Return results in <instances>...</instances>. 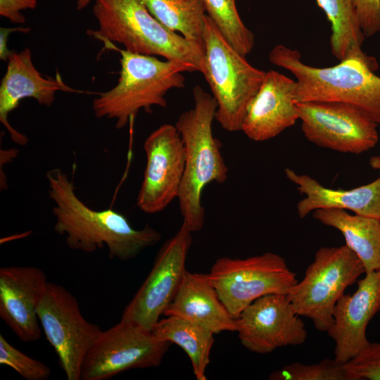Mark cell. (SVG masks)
<instances>
[{
  "label": "cell",
  "mask_w": 380,
  "mask_h": 380,
  "mask_svg": "<svg viewBox=\"0 0 380 380\" xmlns=\"http://www.w3.org/2000/svg\"><path fill=\"white\" fill-rule=\"evenodd\" d=\"M356 11L364 35L372 37L380 32V0H356Z\"/></svg>",
  "instance_id": "29"
},
{
  "label": "cell",
  "mask_w": 380,
  "mask_h": 380,
  "mask_svg": "<svg viewBox=\"0 0 380 380\" xmlns=\"http://www.w3.org/2000/svg\"><path fill=\"white\" fill-rule=\"evenodd\" d=\"M312 216L342 234L345 245L360 260L365 273L380 270L379 220L334 208L316 210Z\"/></svg>",
  "instance_id": "21"
},
{
  "label": "cell",
  "mask_w": 380,
  "mask_h": 380,
  "mask_svg": "<svg viewBox=\"0 0 380 380\" xmlns=\"http://www.w3.org/2000/svg\"><path fill=\"white\" fill-rule=\"evenodd\" d=\"M207 15L213 20L229 43L246 56L255 44L253 33L243 23L236 0H202Z\"/></svg>",
  "instance_id": "25"
},
{
  "label": "cell",
  "mask_w": 380,
  "mask_h": 380,
  "mask_svg": "<svg viewBox=\"0 0 380 380\" xmlns=\"http://www.w3.org/2000/svg\"><path fill=\"white\" fill-rule=\"evenodd\" d=\"M192 232L183 222L157 254L153 267L124 310L121 319L152 331L174 298L186 272Z\"/></svg>",
  "instance_id": "12"
},
{
  "label": "cell",
  "mask_w": 380,
  "mask_h": 380,
  "mask_svg": "<svg viewBox=\"0 0 380 380\" xmlns=\"http://www.w3.org/2000/svg\"><path fill=\"white\" fill-rule=\"evenodd\" d=\"M356 0H317L331 23V51L339 61L358 58L376 62L362 49L364 35L358 21Z\"/></svg>",
  "instance_id": "22"
},
{
  "label": "cell",
  "mask_w": 380,
  "mask_h": 380,
  "mask_svg": "<svg viewBox=\"0 0 380 380\" xmlns=\"http://www.w3.org/2000/svg\"><path fill=\"white\" fill-rule=\"evenodd\" d=\"M47 282L44 272L35 267L0 269V317L24 342L41 336L37 310Z\"/></svg>",
  "instance_id": "16"
},
{
  "label": "cell",
  "mask_w": 380,
  "mask_h": 380,
  "mask_svg": "<svg viewBox=\"0 0 380 380\" xmlns=\"http://www.w3.org/2000/svg\"><path fill=\"white\" fill-rule=\"evenodd\" d=\"M0 364L11 367L27 380H46L51 368L42 362L25 355L0 334Z\"/></svg>",
  "instance_id": "27"
},
{
  "label": "cell",
  "mask_w": 380,
  "mask_h": 380,
  "mask_svg": "<svg viewBox=\"0 0 380 380\" xmlns=\"http://www.w3.org/2000/svg\"><path fill=\"white\" fill-rule=\"evenodd\" d=\"M146 165L137 205L144 213L164 210L177 198L185 167V149L175 125L163 124L144 142Z\"/></svg>",
  "instance_id": "13"
},
{
  "label": "cell",
  "mask_w": 380,
  "mask_h": 380,
  "mask_svg": "<svg viewBox=\"0 0 380 380\" xmlns=\"http://www.w3.org/2000/svg\"><path fill=\"white\" fill-rule=\"evenodd\" d=\"M37 312L67 379L80 380L86 355L102 330L84 319L70 292L52 282H47Z\"/></svg>",
  "instance_id": "9"
},
{
  "label": "cell",
  "mask_w": 380,
  "mask_h": 380,
  "mask_svg": "<svg viewBox=\"0 0 380 380\" xmlns=\"http://www.w3.org/2000/svg\"><path fill=\"white\" fill-rule=\"evenodd\" d=\"M29 27H16L13 28L1 27L0 29V58L3 61H7L11 52L7 46L8 38L10 33L13 32H20L23 33L29 32Z\"/></svg>",
  "instance_id": "31"
},
{
  "label": "cell",
  "mask_w": 380,
  "mask_h": 380,
  "mask_svg": "<svg viewBox=\"0 0 380 380\" xmlns=\"http://www.w3.org/2000/svg\"><path fill=\"white\" fill-rule=\"evenodd\" d=\"M369 165L372 168L380 172V154L370 158Z\"/></svg>",
  "instance_id": "32"
},
{
  "label": "cell",
  "mask_w": 380,
  "mask_h": 380,
  "mask_svg": "<svg viewBox=\"0 0 380 380\" xmlns=\"http://www.w3.org/2000/svg\"><path fill=\"white\" fill-rule=\"evenodd\" d=\"M7 61L6 72L0 85V121L12 141L24 146L28 141L27 137L13 128L8 119L21 100L33 98L40 106H51L58 91H81L65 84L58 73L55 78L42 76L35 68L28 48L20 52L12 51Z\"/></svg>",
  "instance_id": "17"
},
{
  "label": "cell",
  "mask_w": 380,
  "mask_h": 380,
  "mask_svg": "<svg viewBox=\"0 0 380 380\" xmlns=\"http://www.w3.org/2000/svg\"><path fill=\"white\" fill-rule=\"evenodd\" d=\"M363 274L362 262L346 245L322 247L303 279L297 281L287 296L300 317L310 319L318 331H327L337 301Z\"/></svg>",
  "instance_id": "7"
},
{
  "label": "cell",
  "mask_w": 380,
  "mask_h": 380,
  "mask_svg": "<svg viewBox=\"0 0 380 380\" xmlns=\"http://www.w3.org/2000/svg\"><path fill=\"white\" fill-rule=\"evenodd\" d=\"M37 5V0H0V15L13 23L23 24L25 18L22 12L34 9Z\"/></svg>",
  "instance_id": "30"
},
{
  "label": "cell",
  "mask_w": 380,
  "mask_h": 380,
  "mask_svg": "<svg viewBox=\"0 0 380 380\" xmlns=\"http://www.w3.org/2000/svg\"><path fill=\"white\" fill-rule=\"evenodd\" d=\"M94 1L99 29L91 32L94 38L120 44L133 53L180 62L201 72L204 47L166 28L141 0Z\"/></svg>",
  "instance_id": "4"
},
{
  "label": "cell",
  "mask_w": 380,
  "mask_h": 380,
  "mask_svg": "<svg viewBox=\"0 0 380 380\" xmlns=\"http://www.w3.org/2000/svg\"><path fill=\"white\" fill-rule=\"evenodd\" d=\"M194 107L183 112L175 127L185 149V167L177 199L183 222L189 229H202L205 212L201 203L204 188L211 182L224 183L229 169L222 156V144L213 133L217 103L199 86L193 89Z\"/></svg>",
  "instance_id": "2"
},
{
  "label": "cell",
  "mask_w": 380,
  "mask_h": 380,
  "mask_svg": "<svg viewBox=\"0 0 380 380\" xmlns=\"http://www.w3.org/2000/svg\"><path fill=\"white\" fill-rule=\"evenodd\" d=\"M208 277L234 319L262 296L287 295L298 281L286 260L272 252L246 258H220Z\"/></svg>",
  "instance_id": "8"
},
{
  "label": "cell",
  "mask_w": 380,
  "mask_h": 380,
  "mask_svg": "<svg viewBox=\"0 0 380 380\" xmlns=\"http://www.w3.org/2000/svg\"><path fill=\"white\" fill-rule=\"evenodd\" d=\"M350 380H380V343H371L344 363Z\"/></svg>",
  "instance_id": "28"
},
{
  "label": "cell",
  "mask_w": 380,
  "mask_h": 380,
  "mask_svg": "<svg viewBox=\"0 0 380 380\" xmlns=\"http://www.w3.org/2000/svg\"><path fill=\"white\" fill-rule=\"evenodd\" d=\"M203 42L201 73L217 103L215 120L227 132L241 131L248 106L258 91L266 72L250 64L207 15Z\"/></svg>",
  "instance_id": "6"
},
{
  "label": "cell",
  "mask_w": 380,
  "mask_h": 380,
  "mask_svg": "<svg viewBox=\"0 0 380 380\" xmlns=\"http://www.w3.org/2000/svg\"><path fill=\"white\" fill-rule=\"evenodd\" d=\"M201 326L214 334L236 331V319L229 312L208 274L186 271L177 291L163 312Z\"/></svg>",
  "instance_id": "20"
},
{
  "label": "cell",
  "mask_w": 380,
  "mask_h": 380,
  "mask_svg": "<svg viewBox=\"0 0 380 380\" xmlns=\"http://www.w3.org/2000/svg\"><path fill=\"white\" fill-rule=\"evenodd\" d=\"M295 88L296 80L273 70L266 72L248 106L241 131L253 141H264L293 126L298 120Z\"/></svg>",
  "instance_id": "18"
},
{
  "label": "cell",
  "mask_w": 380,
  "mask_h": 380,
  "mask_svg": "<svg viewBox=\"0 0 380 380\" xmlns=\"http://www.w3.org/2000/svg\"><path fill=\"white\" fill-rule=\"evenodd\" d=\"M46 179L49 198L54 203V230L65 236L70 249L91 253L105 246L110 258L128 260L161 239L156 229L148 225L134 229L116 210L90 208L79 198L73 181L61 169L48 171Z\"/></svg>",
  "instance_id": "1"
},
{
  "label": "cell",
  "mask_w": 380,
  "mask_h": 380,
  "mask_svg": "<svg viewBox=\"0 0 380 380\" xmlns=\"http://www.w3.org/2000/svg\"><path fill=\"white\" fill-rule=\"evenodd\" d=\"M76 2V8L77 10H82L93 0H75Z\"/></svg>",
  "instance_id": "33"
},
{
  "label": "cell",
  "mask_w": 380,
  "mask_h": 380,
  "mask_svg": "<svg viewBox=\"0 0 380 380\" xmlns=\"http://www.w3.org/2000/svg\"><path fill=\"white\" fill-rule=\"evenodd\" d=\"M269 61L296 77L294 101H334L356 106L380 125V77L376 62L351 58L327 68L308 65L300 52L283 44L269 53Z\"/></svg>",
  "instance_id": "3"
},
{
  "label": "cell",
  "mask_w": 380,
  "mask_h": 380,
  "mask_svg": "<svg viewBox=\"0 0 380 380\" xmlns=\"http://www.w3.org/2000/svg\"><path fill=\"white\" fill-rule=\"evenodd\" d=\"M380 310V270L365 273L357 281L353 294H343L333 311V322L327 330L335 343V360L346 363L370 343L367 327Z\"/></svg>",
  "instance_id": "15"
},
{
  "label": "cell",
  "mask_w": 380,
  "mask_h": 380,
  "mask_svg": "<svg viewBox=\"0 0 380 380\" xmlns=\"http://www.w3.org/2000/svg\"><path fill=\"white\" fill-rule=\"evenodd\" d=\"M305 137L335 151L360 154L379 141L377 124L355 106L343 102H296Z\"/></svg>",
  "instance_id": "11"
},
{
  "label": "cell",
  "mask_w": 380,
  "mask_h": 380,
  "mask_svg": "<svg viewBox=\"0 0 380 380\" xmlns=\"http://www.w3.org/2000/svg\"><path fill=\"white\" fill-rule=\"evenodd\" d=\"M170 343L132 322L102 331L84 360L80 380H106L132 369L158 367Z\"/></svg>",
  "instance_id": "10"
},
{
  "label": "cell",
  "mask_w": 380,
  "mask_h": 380,
  "mask_svg": "<svg viewBox=\"0 0 380 380\" xmlns=\"http://www.w3.org/2000/svg\"><path fill=\"white\" fill-rule=\"evenodd\" d=\"M163 26L204 47L206 12L202 0H141ZM205 49V48H204Z\"/></svg>",
  "instance_id": "24"
},
{
  "label": "cell",
  "mask_w": 380,
  "mask_h": 380,
  "mask_svg": "<svg viewBox=\"0 0 380 380\" xmlns=\"http://www.w3.org/2000/svg\"><path fill=\"white\" fill-rule=\"evenodd\" d=\"M236 323L241 343L258 354L302 345L308 337L305 323L286 294L258 298L243 310Z\"/></svg>",
  "instance_id": "14"
},
{
  "label": "cell",
  "mask_w": 380,
  "mask_h": 380,
  "mask_svg": "<svg viewBox=\"0 0 380 380\" xmlns=\"http://www.w3.org/2000/svg\"><path fill=\"white\" fill-rule=\"evenodd\" d=\"M286 178L297 186L305 197L298 202L297 213L304 218L318 209H341L380 220V175L373 182L351 189H333L315 179L284 169Z\"/></svg>",
  "instance_id": "19"
},
{
  "label": "cell",
  "mask_w": 380,
  "mask_h": 380,
  "mask_svg": "<svg viewBox=\"0 0 380 380\" xmlns=\"http://www.w3.org/2000/svg\"><path fill=\"white\" fill-rule=\"evenodd\" d=\"M152 331L160 340L181 347L191 362L196 379H207L205 370L214 343L213 332L176 316L159 319Z\"/></svg>",
  "instance_id": "23"
},
{
  "label": "cell",
  "mask_w": 380,
  "mask_h": 380,
  "mask_svg": "<svg viewBox=\"0 0 380 380\" xmlns=\"http://www.w3.org/2000/svg\"><path fill=\"white\" fill-rule=\"evenodd\" d=\"M118 50L121 56L118 83L99 94L92 108L96 118L115 119V127L122 129L140 110L150 113L153 106L167 107L166 94L172 89L184 88L182 72L193 71L180 62Z\"/></svg>",
  "instance_id": "5"
},
{
  "label": "cell",
  "mask_w": 380,
  "mask_h": 380,
  "mask_svg": "<svg viewBox=\"0 0 380 380\" xmlns=\"http://www.w3.org/2000/svg\"><path fill=\"white\" fill-rule=\"evenodd\" d=\"M272 380H350L344 364L335 359H324L321 362L305 365L293 362L273 372Z\"/></svg>",
  "instance_id": "26"
}]
</instances>
